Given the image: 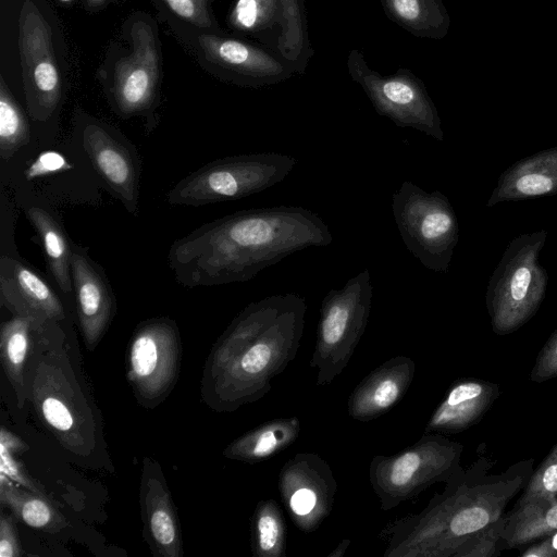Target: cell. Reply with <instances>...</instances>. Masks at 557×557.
<instances>
[{
	"instance_id": "6da1fadb",
	"label": "cell",
	"mask_w": 557,
	"mask_h": 557,
	"mask_svg": "<svg viewBox=\"0 0 557 557\" xmlns=\"http://www.w3.org/2000/svg\"><path fill=\"white\" fill-rule=\"evenodd\" d=\"M332 242L325 222L306 208L248 209L208 222L175 240L168 262L184 287L242 283L296 251Z\"/></svg>"
},
{
	"instance_id": "7a4b0ae2",
	"label": "cell",
	"mask_w": 557,
	"mask_h": 557,
	"mask_svg": "<svg viewBox=\"0 0 557 557\" xmlns=\"http://www.w3.org/2000/svg\"><path fill=\"white\" fill-rule=\"evenodd\" d=\"M306 311L305 298L295 293L247 305L207 357L201 401L215 412H233L263 398L299 350Z\"/></svg>"
},
{
	"instance_id": "3957f363",
	"label": "cell",
	"mask_w": 557,
	"mask_h": 557,
	"mask_svg": "<svg viewBox=\"0 0 557 557\" xmlns=\"http://www.w3.org/2000/svg\"><path fill=\"white\" fill-rule=\"evenodd\" d=\"M492 466L484 457L467 469L460 466L422 511L384 529V557H454L470 536L503 516L528 483L533 459L520 460L502 473H490Z\"/></svg>"
},
{
	"instance_id": "277c9868",
	"label": "cell",
	"mask_w": 557,
	"mask_h": 557,
	"mask_svg": "<svg viewBox=\"0 0 557 557\" xmlns=\"http://www.w3.org/2000/svg\"><path fill=\"white\" fill-rule=\"evenodd\" d=\"M26 385L28 400L59 444L78 458L92 456L102 437L100 419L60 325L41 334L29 358Z\"/></svg>"
},
{
	"instance_id": "5b68a950",
	"label": "cell",
	"mask_w": 557,
	"mask_h": 557,
	"mask_svg": "<svg viewBox=\"0 0 557 557\" xmlns=\"http://www.w3.org/2000/svg\"><path fill=\"white\" fill-rule=\"evenodd\" d=\"M297 163L298 159L278 152L218 159L176 183L166 202L200 207L245 198L281 183Z\"/></svg>"
},
{
	"instance_id": "8992f818",
	"label": "cell",
	"mask_w": 557,
	"mask_h": 557,
	"mask_svg": "<svg viewBox=\"0 0 557 557\" xmlns=\"http://www.w3.org/2000/svg\"><path fill=\"white\" fill-rule=\"evenodd\" d=\"M463 445L437 433H423L413 444L393 455H376L369 481L382 510L411 500L438 482H446L461 466Z\"/></svg>"
},
{
	"instance_id": "52a82bcc",
	"label": "cell",
	"mask_w": 557,
	"mask_h": 557,
	"mask_svg": "<svg viewBox=\"0 0 557 557\" xmlns=\"http://www.w3.org/2000/svg\"><path fill=\"white\" fill-rule=\"evenodd\" d=\"M546 235L537 231L515 238L490 280L486 307L497 335L510 334L525 324L543 300L547 274L539 255Z\"/></svg>"
},
{
	"instance_id": "ba28073f",
	"label": "cell",
	"mask_w": 557,
	"mask_h": 557,
	"mask_svg": "<svg viewBox=\"0 0 557 557\" xmlns=\"http://www.w3.org/2000/svg\"><path fill=\"white\" fill-rule=\"evenodd\" d=\"M373 286L369 269L331 289L322 299L315 345L309 366L315 369V385L325 386L350 361L369 321Z\"/></svg>"
},
{
	"instance_id": "9c48e42d",
	"label": "cell",
	"mask_w": 557,
	"mask_h": 557,
	"mask_svg": "<svg viewBox=\"0 0 557 557\" xmlns=\"http://www.w3.org/2000/svg\"><path fill=\"white\" fill-rule=\"evenodd\" d=\"M392 211L408 251L426 269L445 273L459 236L447 197L404 181L392 196Z\"/></svg>"
},
{
	"instance_id": "30bf717a",
	"label": "cell",
	"mask_w": 557,
	"mask_h": 557,
	"mask_svg": "<svg viewBox=\"0 0 557 557\" xmlns=\"http://www.w3.org/2000/svg\"><path fill=\"white\" fill-rule=\"evenodd\" d=\"M178 327L168 317L143 321L126 351V375L137 403L146 409L160 405L174 388L181 368Z\"/></svg>"
},
{
	"instance_id": "8fae6325",
	"label": "cell",
	"mask_w": 557,
	"mask_h": 557,
	"mask_svg": "<svg viewBox=\"0 0 557 557\" xmlns=\"http://www.w3.org/2000/svg\"><path fill=\"white\" fill-rule=\"evenodd\" d=\"M347 66L379 114L399 127L414 128L440 141L444 139L438 112L420 79L406 72L382 76L368 67L357 50L350 52Z\"/></svg>"
},
{
	"instance_id": "7c38bea8",
	"label": "cell",
	"mask_w": 557,
	"mask_h": 557,
	"mask_svg": "<svg viewBox=\"0 0 557 557\" xmlns=\"http://www.w3.org/2000/svg\"><path fill=\"white\" fill-rule=\"evenodd\" d=\"M277 486L294 524L305 533L315 531L330 516L337 493L330 465L318 454L306 451L285 462Z\"/></svg>"
},
{
	"instance_id": "4fadbf2b",
	"label": "cell",
	"mask_w": 557,
	"mask_h": 557,
	"mask_svg": "<svg viewBox=\"0 0 557 557\" xmlns=\"http://www.w3.org/2000/svg\"><path fill=\"white\" fill-rule=\"evenodd\" d=\"M18 45L29 111L34 117L45 120L59 103L61 77L49 25L30 2L21 13Z\"/></svg>"
},
{
	"instance_id": "5bb4252c",
	"label": "cell",
	"mask_w": 557,
	"mask_h": 557,
	"mask_svg": "<svg viewBox=\"0 0 557 557\" xmlns=\"http://www.w3.org/2000/svg\"><path fill=\"white\" fill-rule=\"evenodd\" d=\"M133 50L114 67L112 101L122 116L144 115L152 108L159 85V53L153 33L145 23L134 25Z\"/></svg>"
},
{
	"instance_id": "9a60e30c",
	"label": "cell",
	"mask_w": 557,
	"mask_h": 557,
	"mask_svg": "<svg viewBox=\"0 0 557 557\" xmlns=\"http://www.w3.org/2000/svg\"><path fill=\"white\" fill-rule=\"evenodd\" d=\"M82 145L107 189L129 213L136 215L140 163L132 145L100 123H92L84 128Z\"/></svg>"
},
{
	"instance_id": "2e32d148",
	"label": "cell",
	"mask_w": 557,
	"mask_h": 557,
	"mask_svg": "<svg viewBox=\"0 0 557 557\" xmlns=\"http://www.w3.org/2000/svg\"><path fill=\"white\" fill-rule=\"evenodd\" d=\"M71 272L79 329L85 346L94 350L115 315V296L102 268L75 244Z\"/></svg>"
},
{
	"instance_id": "e0dca14e",
	"label": "cell",
	"mask_w": 557,
	"mask_h": 557,
	"mask_svg": "<svg viewBox=\"0 0 557 557\" xmlns=\"http://www.w3.org/2000/svg\"><path fill=\"white\" fill-rule=\"evenodd\" d=\"M0 302L13 315L29 318L44 329L60 325L65 318L52 287L29 265L8 256L0 258Z\"/></svg>"
},
{
	"instance_id": "ac0fdd59",
	"label": "cell",
	"mask_w": 557,
	"mask_h": 557,
	"mask_svg": "<svg viewBox=\"0 0 557 557\" xmlns=\"http://www.w3.org/2000/svg\"><path fill=\"white\" fill-rule=\"evenodd\" d=\"M144 535L152 554L159 557L183 555L177 512L158 461L145 457L140 482Z\"/></svg>"
},
{
	"instance_id": "d6986e66",
	"label": "cell",
	"mask_w": 557,
	"mask_h": 557,
	"mask_svg": "<svg viewBox=\"0 0 557 557\" xmlns=\"http://www.w3.org/2000/svg\"><path fill=\"white\" fill-rule=\"evenodd\" d=\"M414 373L416 363L410 357H391L354 388L347 403L349 417L368 422L385 414L406 395Z\"/></svg>"
},
{
	"instance_id": "ffe728a7",
	"label": "cell",
	"mask_w": 557,
	"mask_h": 557,
	"mask_svg": "<svg viewBox=\"0 0 557 557\" xmlns=\"http://www.w3.org/2000/svg\"><path fill=\"white\" fill-rule=\"evenodd\" d=\"M496 383L461 379L449 387L430 417L423 433L450 435L476 424L499 396Z\"/></svg>"
},
{
	"instance_id": "44dd1931",
	"label": "cell",
	"mask_w": 557,
	"mask_h": 557,
	"mask_svg": "<svg viewBox=\"0 0 557 557\" xmlns=\"http://www.w3.org/2000/svg\"><path fill=\"white\" fill-rule=\"evenodd\" d=\"M206 58L247 84L261 85L284 79V66L269 53L246 42L210 35L199 39Z\"/></svg>"
},
{
	"instance_id": "7402d4cb",
	"label": "cell",
	"mask_w": 557,
	"mask_h": 557,
	"mask_svg": "<svg viewBox=\"0 0 557 557\" xmlns=\"http://www.w3.org/2000/svg\"><path fill=\"white\" fill-rule=\"evenodd\" d=\"M554 194H557V147L522 159L505 171L487 206Z\"/></svg>"
},
{
	"instance_id": "603a6c76",
	"label": "cell",
	"mask_w": 557,
	"mask_h": 557,
	"mask_svg": "<svg viewBox=\"0 0 557 557\" xmlns=\"http://www.w3.org/2000/svg\"><path fill=\"white\" fill-rule=\"evenodd\" d=\"M46 330L48 329H44L34 320L22 315H13L1 325L0 360L5 376L15 393L20 409L28 400L26 374L29 358Z\"/></svg>"
},
{
	"instance_id": "cb8c5ba5",
	"label": "cell",
	"mask_w": 557,
	"mask_h": 557,
	"mask_svg": "<svg viewBox=\"0 0 557 557\" xmlns=\"http://www.w3.org/2000/svg\"><path fill=\"white\" fill-rule=\"evenodd\" d=\"M300 430L297 417L274 418L232 441L222 455L245 463L261 462L293 445Z\"/></svg>"
},
{
	"instance_id": "d4e9b609",
	"label": "cell",
	"mask_w": 557,
	"mask_h": 557,
	"mask_svg": "<svg viewBox=\"0 0 557 557\" xmlns=\"http://www.w3.org/2000/svg\"><path fill=\"white\" fill-rule=\"evenodd\" d=\"M26 215L36 230L50 273L58 287L65 294L73 289L71 257L73 243L59 220L41 207L27 208Z\"/></svg>"
},
{
	"instance_id": "484cf974",
	"label": "cell",
	"mask_w": 557,
	"mask_h": 557,
	"mask_svg": "<svg viewBox=\"0 0 557 557\" xmlns=\"http://www.w3.org/2000/svg\"><path fill=\"white\" fill-rule=\"evenodd\" d=\"M386 14L419 37L443 38L450 18L442 0H381Z\"/></svg>"
},
{
	"instance_id": "4316f807",
	"label": "cell",
	"mask_w": 557,
	"mask_h": 557,
	"mask_svg": "<svg viewBox=\"0 0 557 557\" xmlns=\"http://www.w3.org/2000/svg\"><path fill=\"white\" fill-rule=\"evenodd\" d=\"M506 517L502 535L503 549L520 547L557 531V499L513 507L506 512Z\"/></svg>"
},
{
	"instance_id": "83f0119b",
	"label": "cell",
	"mask_w": 557,
	"mask_h": 557,
	"mask_svg": "<svg viewBox=\"0 0 557 557\" xmlns=\"http://www.w3.org/2000/svg\"><path fill=\"white\" fill-rule=\"evenodd\" d=\"M0 503L28 527L57 532L65 525L63 517L42 495L17 485L1 474Z\"/></svg>"
},
{
	"instance_id": "f1b7e54d",
	"label": "cell",
	"mask_w": 557,
	"mask_h": 557,
	"mask_svg": "<svg viewBox=\"0 0 557 557\" xmlns=\"http://www.w3.org/2000/svg\"><path fill=\"white\" fill-rule=\"evenodd\" d=\"M250 546L255 557L286 556V522L277 502L260 500L251 516Z\"/></svg>"
},
{
	"instance_id": "f546056e",
	"label": "cell",
	"mask_w": 557,
	"mask_h": 557,
	"mask_svg": "<svg viewBox=\"0 0 557 557\" xmlns=\"http://www.w3.org/2000/svg\"><path fill=\"white\" fill-rule=\"evenodd\" d=\"M30 139L27 119L3 81L0 84V157L11 159Z\"/></svg>"
},
{
	"instance_id": "4dcf8cb0",
	"label": "cell",
	"mask_w": 557,
	"mask_h": 557,
	"mask_svg": "<svg viewBox=\"0 0 557 557\" xmlns=\"http://www.w3.org/2000/svg\"><path fill=\"white\" fill-rule=\"evenodd\" d=\"M557 499V444L532 472L515 507H523Z\"/></svg>"
},
{
	"instance_id": "1f68e13d",
	"label": "cell",
	"mask_w": 557,
	"mask_h": 557,
	"mask_svg": "<svg viewBox=\"0 0 557 557\" xmlns=\"http://www.w3.org/2000/svg\"><path fill=\"white\" fill-rule=\"evenodd\" d=\"M280 13V0H237L230 23L238 30L257 32L275 23Z\"/></svg>"
},
{
	"instance_id": "d6a6232c",
	"label": "cell",
	"mask_w": 557,
	"mask_h": 557,
	"mask_svg": "<svg viewBox=\"0 0 557 557\" xmlns=\"http://www.w3.org/2000/svg\"><path fill=\"white\" fill-rule=\"evenodd\" d=\"M28 445L12 433L10 430L1 426L0 430V474L7 476L17 485L28 488L39 495L42 492L24 470L17 455L28 450Z\"/></svg>"
},
{
	"instance_id": "836d02e7",
	"label": "cell",
	"mask_w": 557,
	"mask_h": 557,
	"mask_svg": "<svg viewBox=\"0 0 557 557\" xmlns=\"http://www.w3.org/2000/svg\"><path fill=\"white\" fill-rule=\"evenodd\" d=\"M283 17V32L278 49L287 60H296L305 40L304 16L299 0H280Z\"/></svg>"
},
{
	"instance_id": "e575fe53",
	"label": "cell",
	"mask_w": 557,
	"mask_h": 557,
	"mask_svg": "<svg viewBox=\"0 0 557 557\" xmlns=\"http://www.w3.org/2000/svg\"><path fill=\"white\" fill-rule=\"evenodd\" d=\"M507 521L506 512L470 536L454 557H495L500 555L502 535Z\"/></svg>"
},
{
	"instance_id": "d590c367",
	"label": "cell",
	"mask_w": 557,
	"mask_h": 557,
	"mask_svg": "<svg viewBox=\"0 0 557 557\" xmlns=\"http://www.w3.org/2000/svg\"><path fill=\"white\" fill-rule=\"evenodd\" d=\"M557 377V329L539 352L530 372V380L535 383Z\"/></svg>"
},
{
	"instance_id": "8d00e7d4",
	"label": "cell",
	"mask_w": 557,
	"mask_h": 557,
	"mask_svg": "<svg viewBox=\"0 0 557 557\" xmlns=\"http://www.w3.org/2000/svg\"><path fill=\"white\" fill-rule=\"evenodd\" d=\"M177 16L198 26L210 24L209 0H163Z\"/></svg>"
},
{
	"instance_id": "74e56055",
	"label": "cell",
	"mask_w": 557,
	"mask_h": 557,
	"mask_svg": "<svg viewBox=\"0 0 557 557\" xmlns=\"http://www.w3.org/2000/svg\"><path fill=\"white\" fill-rule=\"evenodd\" d=\"M22 547L12 516L0 515V557H20Z\"/></svg>"
},
{
	"instance_id": "f35d334b",
	"label": "cell",
	"mask_w": 557,
	"mask_h": 557,
	"mask_svg": "<svg viewBox=\"0 0 557 557\" xmlns=\"http://www.w3.org/2000/svg\"><path fill=\"white\" fill-rule=\"evenodd\" d=\"M519 555L520 557H557V531L532 542Z\"/></svg>"
},
{
	"instance_id": "ab89813d",
	"label": "cell",
	"mask_w": 557,
	"mask_h": 557,
	"mask_svg": "<svg viewBox=\"0 0 557 557\" xmlns=\"http://www.w3.org/2000/svg\"><path fill=\"white\" fill-rule=\"evenodd\" d=\"M351 541L349 539L342 540L338 545L330 553L327 554V557H342L345 555L346 550L348 549Z\"/></svg>"
},
{
	"instance_id": "60d3db41",
	"label": "cell",
	"mask_w": 557,
	"mask_h": 557,
	"mask_svg": "<svg viewBox=\"0 0 557 557\" xmlns=\"http://www.w3.org/2000/svg\"><path fill=\"white\" fill-rule=\"evenodd\" d=\"M103 2H104V0H87V3L90 7H98V5L102 4Z\"/></svg>"
},
{
	"instance_id": "b9f144b4",
	"label": "cell",
	"mask_w": 557,
	"mask_h": 557,
	"mask_svg": "<svg viewBox=\"0 0 557 557\" xmlns=\"http://www.w3.org/2000/svg\"><path fill=\"white\" fill-rule=\"evenodd\" d=\"M61 1H64V2H66V1H70V0H61Z\"/></svg>"
}]
</instances>
